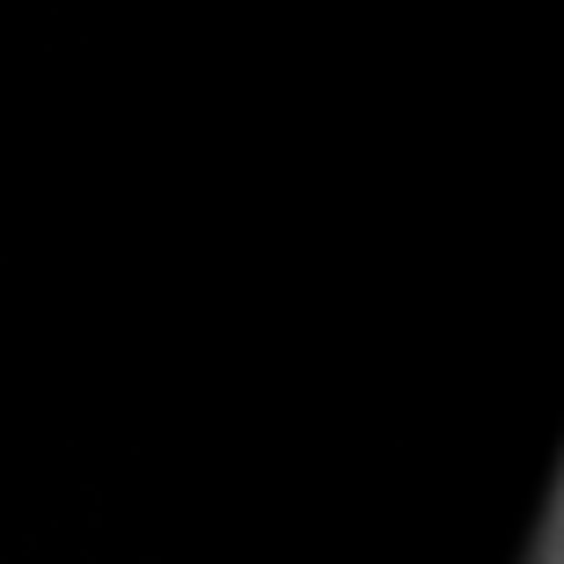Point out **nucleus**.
Here are the masks:
<instances>
[{
	"mask_svg": "<svg viewBox=\"0 0 564 564\" xmlns=\"http://www.w3.org/2000/svg\"><path fill=\"white\" fill-rule=\"evenodd\" d=\"M528 564H564V506H550L543 513V543H535V557Z\"/></svg>",
	"mask_w": 564,
	"mask_h": 564,
	"instance_id": "obj_1",
	"label": "nucleus"
}]
</instances>
